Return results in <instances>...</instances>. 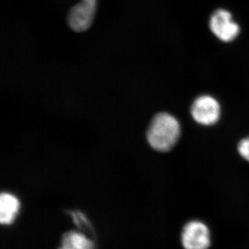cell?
<instances>
[{
  "label": "cell",
  "mask_w": 249,
  "mask_h": 249,
  "mask_svg": "<svg viewBox=\"0 0 249 249\" xmlns=\"http://www.w3.org/2000/svg\"><path fill=\"white\" fill-rule=\"evenodd\" d=\"M97 3L83 1L73 6L68 15V24L72 30L83 32L89 29L94 19Z\"/></svg>",
  "instance_id": "5b68a950"
},
{
  "label": "cell",
  "mask_w": 249,
  "mask_h": 249,
  "mask_svg": "<svg viewBox=\"0 0 249 249\" xmlns=\"http://www.w3.org/2000/svg\"><path fill=\"white\" fill-rule=\"evenodd\" d=\"M209 27L214 36L224 42L235 40L240 31V26L233 20L232 14L223 9L216 10L211 15Z\"/></svg>",
  "instance_id": "7a4b0ae2"
},
{
  "label": "cell",
  "mask_w": 249,
  "mask_h": 249,
  "mask_svg": "<svg viewBox=\"0 0 249 249\" xmlns=\"http://www.w3.org/2000/svg\"><path fill=\"white\" fill-rule=\"evenodd\" d=\"M60 247L67 249H96L95 242L88 234L73 230L62 235Z\"/></svg>",
  "instance_id": "52a82bcc"
},
{
  "label": "cell",
  "mask_w": 249,
  "mask_h": 249,
  "mask_svg": "<svg viewBox=\"0 0 249 249\" xmlns=\"http://www.w3.org/2000/svg\"><path fill=\"white\" fill-rule=\"evenodd\" d=\"M192 117L201 125L211 126L217 124L221 116L219 102L210 95H202L195 100L191 108Z\"/></svg>",
  "instance_id": "3957f363"
},
{
  "label": "cell",
  "mask_w": 249,
  "mask_h": 249,
  "mask_svg": "<svg viewBox=\"0 0 249 249\" xmlns=\"http://www.w3.org/2000/svg\"><path fill=\"white\" fill-rule=\"evenodd\" d=\"M67 214L71 217L72 222L80 231L85 232L88 235L94 234V229L88 216L80 211H69Z\"/></svg>",
  "instance_id": "ba28073f"
},
{
  "label": "cell",
  "mask_w": 249,
  "mask_h": 249,
  "mask_svg": "<svg viewBox=\"0 0 249 249\" xmlns=\"http://www.w3.org/2000/svg\"><path fill=\"white\" fill-rule=\"evenodd\" d=\"M180 134L181 125L178 119L168 113H159L150 123L147 140L154 150L166 152L176 145Z\"/></svg>",
  "instance_id": "6da1fadb"
},
{
  "label": "cell",
  "mask_w": 249,
  "mask_h": 249,
  "mask_svg": "<svg viewBox=\"0 0 249 249\" xmlns=\"http://www.w3.org/2000/svg\"><path fill=\"white\" fill-rule=\"evenodd\" d=\"M181 242L185 249H208L211 245L209 228L199 221H191L183 228Z\"/></svg>",
  "instance_id": "277c9868"
},
{
  "label": "cell",
  "mask_w": 249,
  "mask_h": 249,
  "mask_svg": "<svg viewBox=\"0 0 249 249\" xmlns=\"http://www.w3.org/2000/svg\"><path fill=\"white\" fill-rule=\"evenodd\" d=\"M58 249H67L63 248V247H59V248Z\"/></svg>",
  "instance_id": "8fae6325"
},
{
  "label": "cell",
  "mask_w": 249,
  "mask_h": 249,
  "mask_svg": "<svg viewBox=\"0 0 249 249\" xmlns=\"http://www.w3.org/2000/svg\"><path fill=\"white\" fill-rule=\"evenodd\" d=\"M237 150L241 157L249 162V137L240 141L237 146Z\"/></svg>",
  "instance_id": "9c48e42d"
},
{
  "label": "cell",
  "mask_w": 249,
  "mask_h": 249,
  "mask_svg": "<svg viewBox=\"0 0 249 249\" xmlns=\"http://www.w3.org/2000/svg\"><path fill=\"white\" fill-rule=\"evenodd\" d=\"M20 210V202L17 196L9 193H2L0 197V222L10 226L17 219Z\"/></svg>",
  "instance_id": "8992f818"
},
{
  "label": "cell",
  "mask_w": 249,
  "mask_h": 249,
  "mask_svg": "<svg viewBox=\"0 0 249 249\" xmlns=\"http://www.w3.org/2000/svg\"><path fill=\"white\" fill-rule=\"evenodd\" d=\"M83 1H90V2L97 3V0H83Z\"/></svg>",
  "instance_id": "30bf717a"
}]
</instances>
